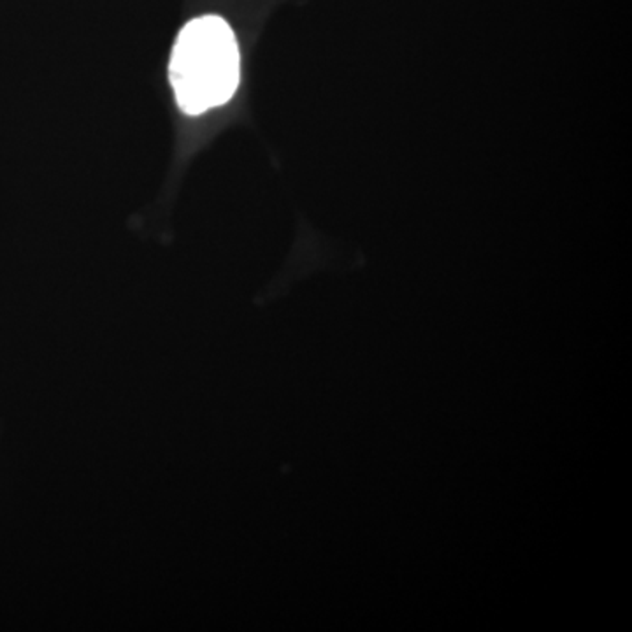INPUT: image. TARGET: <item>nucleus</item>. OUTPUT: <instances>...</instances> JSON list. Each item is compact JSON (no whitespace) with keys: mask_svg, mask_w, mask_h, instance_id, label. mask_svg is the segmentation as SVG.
<instances>
[{"mask_svg":"<svg viewBox=\"0 0 632 632\" xmlns=\"http://www.w3.org/2000/svg\"><path fill=\"white\" fill-rule=\"evenodd\" d=\"M169 79L188 114L230 101L239 85V48L228 23L211 14L186 23L173 48Z\"/></svg>","mask_w":632,"mask_h":632,"instance_id":"nucleus-1","label":"nucleus"}]
</instances>
